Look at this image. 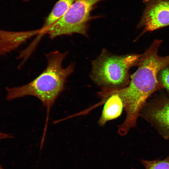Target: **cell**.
<instances>
[{"mask_svg": "<svg viewBox=\"0 0 169 169\" xmlns=\"http://www.w3.org/2000/svg\"><path fill=\"white\" fill-rule=\"evenodd\" d=\"M140 55L116 56L103 50L92 63L91 77L98 85L110 89H119L130 82L128 71L136 64Z\"/></svg>", "mask_w": 169, "mask_h": 169, "instance_id": "7a4b0ae2", "label": "cell"}, {"mask_svg": "<svg viewBox=\"0 0 169 169\" xmlns=\"http://www.w3.org/2000/svg\"><path fill=\"white\" fill-rule=\"evenodd\" d=\"M146 7L139 28L142 34L169 25V0H144Z\"/></svg>", "mask_w": 169, "mask_h": 169, "instance_id": "277c9868", "label": "cell"}, {"mask_svg": "<svg viewBox=\"0 0 169 169\" xmlns=\"http://www.w3.org/2000/svg\"><path fill=\"white\" fill-rule=\"evenodd\" d=\"M102 0H76L64 13L47 28L44 33L52 39L58 36L77 33L87 36L90 13Z\"/></svg>", "mask_w": 169, "mask_h": 169, "instance_id": "3957f363", "label": "cell"}, {"mask_svg": "<svg viewBox=\"0 0 169 169\" xmlns=\"http://www.w3.org/2000/svg\"><path fill=\"white\" fill-rule=\"evenodd\" d=\"M68 54L67 52L55 50L46 54L47 66L39 75L26 84L6 88L8 101L30 95L41 101L47 110L45 129H47L50 109L64 90L67 78L74 70L73 63L65 68L63 66V61Z\"/></svg>", "mask_w": 169, "mask_h": 169, "instance_id": "6da1fadb", "label": "cell"}, {"mask_svg": "<svg viewBox=\"0 0 169 169\" xmlns=\"http://www.w3.org/2000/svg\"><path fill=\"white\" fill-rule=\"evenodd\" d=\"M160 73V81L164 87L169 91V67L163 68Z\"/></svg>", "mask_w": 169, "mask_h": 169, "instance_id": "30bf717a", "label": "cell"}, {"mask_svg": "<svg viewBox=\"0 0 169 169\" xmlns=\"http://www.w3.org/2000/svg\"><path fill=\"white\" fill-rule=\"evenodd\" d=\"M98 95L101 100L94 106L95 108L104 104L98 121L99 125L102 126L108 121L119 117L124 107L121 99L116 94L107 93L101 89Z\"/></svg>", "mask_w": 169, "mask_h": 169, "instance_id": "5b68a950", "label": "cell"}, {"mask_svg": "<svg viewBox=\"0 0 169 169\" xmlns=\"http://www.w3.org/2000/svg\"><path fill=\"white\" fill-rule=\"evenodd\" d=\"M146 169H169V157L163 160H142Z\"/></svg>", "mask_w": 169, "mask_h": 169, "instance_id": "9c48e42d", "label": "cell"}, {"mask_svg": "<svg viewBox=\"0 0 169 169\" xmlns=\"http://www.w3.org/2000/svg\"><path fill=\"white\" fill-rule=\"evenodd\" d=\"M41 29L19 32L0 30V55H4L15 50L33 36L40 34Z\"/></svg>", "mask_w": 169, "mask_h": 169, "instance_id": "8992f818", "label": "cell"}, {"mask_svg": "<svg viewBox=\"0 0 169 169\" xmlns=\"http://www.w3.org/2000/svg\"><path fill=\"white\" fill-rule=\"evenodd\" d=\"M147 115L164 130L169 132V100L165 99L148 110Z\"/></svg>", "mask_w": 169, "mask_h": 169, "instance_id": "52a82bcc", "label": "cell"}, {"mask_svg": "<svg viewBox=\"0 0 169 169\" xmlns=\"http://www.w3.org/2000/svg\"><path fill=\"white\" fill-rule=\"evenodd\" d=\"M76 0H59L47 17L41 28L42 33L60 18Z\"/></svg>", "mask_w": 169, "mask_h": 169, "instance_id": "ba28073f", "label": "cell"}, {"mask_svg": "<svg viewBox=\"0 0 169 169\" xmlns=\"http://www.w3.org/2000/svg\"><path fill=\"white\" fill-rule=\"evenodd\" d=\"M13 137L9 134H7L0 132V141L7 138H12ZM0 169H4L0 164Z\"/></svg>", "mask_w": 169, "mask_h": 169, "instance_id": "8fae6325", "label": "cell"}, {"mask_svg": "<svg viewBox=\"0 0 169 169\" xmlns=\"http://www.w3.org/2000/svg\"><path fill=\"white\" fill-rule=\"evenodd\" d=\"M24 1L27 2L28 1V0H23Z\"/></svg>", "mask_w": 169, "mask_h": 169, "instance_id": "7c38bea8", "label": "cell"}]
</instances>
